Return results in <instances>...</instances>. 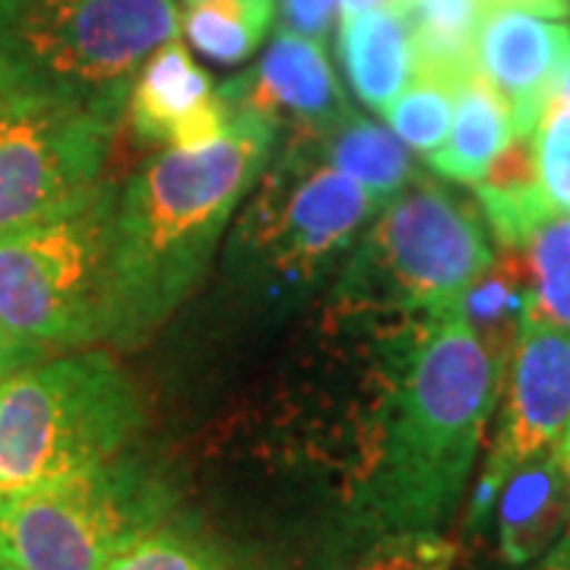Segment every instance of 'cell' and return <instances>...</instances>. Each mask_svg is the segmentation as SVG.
I'll return each mask as SVG.
<instances>
[{
    "instance_id": "1",
    "label": "cell",
    "mask_w": 570,
    "mask_h": 570,
    "mask_svg": "<svg viewBox=\"0 0 570 570\" xmlns=\"http://www.w3.org/2000/svg\"><path fill=\"white\" fill-rule=\"evenodd\" d=\"M381 340L390 390L355 475L352 508L377 535L438 530L466 491L508 362L460 314Z\"/></svg>"
},
{
    "instance_id": "2",
    "label": "cell",
    "mask_w": 570,
    "mask_h": 570,
    "mask_svg": "<svg viewBox=\"0 0 570 570\" xmlns=\"http://www.w3.org/2000/svg\"><path fill=\"white\" fill-rule=\"evenodd\" d=\"M276 146L269 124L232 111L219 137L163 149L121 184L115 346H142L200 285Z\"/></svg>"
},
{
    "instance_id": "3",
    "label": "cell",
    "mask_w": 570,
    "mask_h": 570,
    "mask_svg": "<svg viewBox=\"0 0 570 570\" xmlns=\"http://www.w3.org/2000/svg\"><path fill=\"white\" fill-rule=\"evenodd\" d=\"M494 261L485 219L466 197L419 175L374 213L340 269L333 317L390 336L456 314Z\"/></svg>"
},
{
    "instance_id": "4",
    "label": "cell",
    "mask_w": 570,
    "mask_h": 570,
    "mask_svg": "<svg viewBox=\"0 0 570 570\" xmlns=\"http://www.w3.org/2000/svg\"><path fill=\"white\" fill-rule=\"evenodd\" d=\"M225 245V273L264 307H295L346 264L381 209L365 187L295 140L276 146Z\"/></svg>"
},
{
    "instance_id": "5",
    "label": "cell",
    "mask_w": 570,
    "mask_h": 570,
    "mask_svg": "<svg viewBox=\"0 0 570 570\" xmlns=\"http://www.w3.org/2000/svg\"><path fill=\"white\" fill-rule=\"evenodd\" d=\"M140 422V393L108 352L20 367L0 381V501L118 460Z\"/></svg>"
},
{
    "instance_id": "6",
    "label": "cell",
    "mask_w": 570,
    "mask_h": 570,
    "mask_svg": "<svg viewBox=\"0 0 570 570\" xmlns=\"http://www.w3.org/2000/svg\"><path fill=\"white\" fill-rule=\"evenodd\" d=\"M118 197L99 181L80 204L0 235V321L55 352L115 343Z\"/></svg>"
},
{
    "instance_id": "7",
    "label": "cell",
    "mask_w": 570,
    "mask_h": 570,
    "mask_svg": "<svg viewBox=\"0 0 570 570\" xmlns=\"http://www.w3.org/2000/svg\"><path fill=\"white\" fill-rule=\"evenodd\" d=\"M178 29L175 0H0L10 73L115 121L142 61Z\"/></svg>"
},
{
    "instance_id": "8",
    "label": "cell",
    "mask_w": 570,
    "mask_h": 570,
    "mask_svg": "<svg viewBox=\"0 0 570 570\" xmlns=\"http://www.w3.org/2000/svg\"><path fill=\"white\" fill-rule=\"evenodd\" d=\"M171 494L134 460H111L0 501V564L10 570H102L127 539L165 520Z\"/></svg>"
},
{
    "instance_id": "9",
    "label": "cell",
    "mask_w": 570,
    "mask_h": 570,
    "mask_svg": "<svg viewBox=\"0 0 570 570\" xmlns=\"http://www.w3.org/2000/svg\"><path fill=\"white\" fill-rule=\"evenodd\" d=\"M121 121L0 80V235L58 216L102 181Z\"/></svg>"
},
{
    "instance_id": "10",
    "label": "cell",
    "mask_w": 570,
    "mask_h": 570,
    "mask_svg": "<svg viewBox=\"0 0 570 570\" xmlns=\"http://www.w3.org/2000/svg\"><path fill=\"white\" fill-rule=\"evenodd\" d=\"M570 425V330L523 321L508 358L501 422L469 498L466 527L479 532L498 508L510 475L554 453Z\"/></svg>"
},
{
    "instance_id": "11",
    "label": "cell",
    "mask_w": 570,
    "mask_h": 570,
    "mask_svg": "<svg viewBox=\"0 0 570 570\" xmlns=\"http://www.w3.org/2000/svg\"><path fill=\"white\" fill-rule=\"evenodd\" d=\"M219 96L232 111H245L269 124L279 146L292 140H324L336 124L352 115L324 41L285 29L269 41L261 61L225 82Z\"/></svg>"
},
{
    "instance_id": "12",
    "label": "cell",
    "mask_w": 570,
    "mask_h": 570,
    "mask_svg": "<svg viewBox=\"0 0 570 570\" xmlns=\"http://www.w3.org/2000/svg\"><path fill=\"white\" fill-rule=\"evenodd\" d=\"M475 63L508 99L517 134H535L542 111L570 70V26L513 7H489Z\"/></svg>"
},
{
    "instance_id": "13",
    "label": "cell",
    "mask_w": 570,
    "mask_h": 570,
    "mask_svg": "<svg viewBox=\"0 0 570 570\" xmlns=\"http://www.w3.org/2000/svg\"><path fill=\"white\" fill-rule=\"evenodd\" d=\"M121 121L137 140L171 149L219 137L232 124V108L181 41L171 39L142 61Z\"/></svg>"
},
{
    "instance_id": "14",
    "label": "cell",
    "mask_w": 570,
    "mask_h": 570,
    "mask_svg": "<svg viewBox=\"0 0 570 570\" xmlns=\"http://www.w3.org/2000/svg\"><path fill=\"white\" fill-rule=\"evenodd\" d=\"M498 549L508 564H530L570 532V479L554 453L517 469L498 498Z\"/></svg>"
},
{
    "instance_id": "15",
    "label": "cell",
    "mask_w": 570,
    "mask_h": 570,
    "mask_svg": "<svg viewBox=\"0 0 570 570\" xmlns=\"http://www.w3.org/2000/svg\"><path fill=\"white\" fill-rule=\"evenodd\" d=\"M336 51L358 102L387 115L412 80V32L403 0H390L340 22Z\"/></svg>"
},
{
    "instance_id": "16",
    "label": "cell",
    "mask_w": 570,
    "mask_h": 570,
    "mask_svg": "<svg viewBox=\"0 0 570 570\" xmlns=\"http://www.w3.org/2000/svg\"><path fill=\"white\" fill-rule=\"evenodd\" d=\"M513 137L517 130L508 99L475 63L456 86V108L448 140L434 153H428V165L448 181L475 187Z\"/></svg>"
},
{
    "instance_id": "17",
    "label": "cell",
    "mask_w": 570,
    "mask_h": 570,
    "mask_svg": "<svg viewBox=\"0 0 570 570\" xmlns=\"http://www.w3.org/2000/svg\"><path fill=\"white\" fill-rule=\"evenodd\" d=\"M314 149L381 204H387L396 190H403L415 178V163L406 142L387 127L358 115L343 118L324 140L314 142Z\"/></svg>"
},
{
    "instance_id": "18",
    "label": "cell",
    "mask_w": 570,
    "mask_h": 570,
    "mask_svg": "<svg viewBox=\"0 0 570 570\" xmlns=\"http://www.w3.org/2000/svg\"><path fill=\"white\" fill-rule=\"evenodd\" d=\"M412 32V70L463 80L475 67L485 0H403Z\"/></svg>"
},
{
    "instance_id": "19",
    "label": "cell",
    "mask_w": 570,
    "mask_h": 570,
    "mask_svg": "<svg viewBox=\"0 0 570 570\" xmlns=\"http://www.w3.org/2000/svg\"><path fill=\"white\" fill-rule=\"evenodd\" d=\"M276 0H194L184 3L187 41L213 63H245L264 41Z\"/></svg>"
},
{
    "instance_id": "20",
    "label": "cell",
    "mask_w": 570,
    "mask_h": 570,
    "mask_svg": "<svg viewBox=\"0 0 570 570\" xmlns=\"http://www.w3.org/2000/svg\"><path fill=\"white\" fill-rule=\"evenodd\" d=\"M530 298L523 321L570 330V213L551 209L520 247Z\"/></svg>"
},
{
    "instance_id": "21",
    "label": "cell",
    "mask_w": 570,
    "mask_h": 570,
    "mask_svg": "<svg viewBox=\"0 0 570 570\" xmlns=\"http://www.w3.org/2000/svg\"><path fill=\"white\" fill-rule=\"evenodd\" d=\"M102 570H238V564L204 535L163 520L127 539Z\"/></svg>"
},
{
    "instance_id": "22",
    "label": "cell",
    "mask_w": 570,
    "mask_h": 570,
    "mask_svg": "<svg viewBox=\"0 0 570 570\" xmlns=\"http://www.w3.org/2000/svg\"><path fill=\"white\" fill-rule=\"evenodd\" d=\"M456 86H460V80L412 70L409 86L384 115L390 130L406 142L409 149L434 153L441 142L448 140L453 108H456Z\"/></svg>"
},
{
    "instance_id": "23",
    "label": "cell",
    "mask_w": 570,
    "mask_h": 570,
    "mask_svg": "<svg viewBox=\"0 0 570 570\" xmlns=\"http://www.w3.org/2000/svg\"><path fill=\"white\" fill-rule=\"evenodd\" d=\"M460 546L438 530L384 532L343 570H453Z\"/></svg>"
},
{
    "instance_id": "24",
    "label": "cell",
    "mask_w": 570,
    "mask_h": 570,
    "mask_svg": "<svg viewBox=\"0 0 570 570\" xmlns=\"http://www.w3.org/2000/svg\"><path fill=\"white\" fill-rule=\"evenodd\" d=\"M539 178L558 209L570 213V108L551 99L535 127Z\"/></svg>"
},
{
    "instance_id": "25",
    "label": "cell",
    "mask_w": 570,
    "mask_h": 570,
    "mask_svg": "<svg viewBox=\"0 0 570 570\" xmlns=\"http://www.w3.org/2000/svg\"><path fill=\"white\" fill-rule=\"evenodd\" d=\"M336 3L340 0H279L283 29L285 32H298L305 39L324 41L333 13H336Z\"/></svg>"
},
{
    "instance_id": "26",
    "label": "cell",
    "mask_w": 570,
    "mask_h": 570,
    "mask_svg": "<svg viewBox=\"0 0 570 570\" xmlns=\"http://www.w3.org/2000/svg\"><path fill=\"white\" fill-rule=\"evenodd\" d=\"M48 355H51L48 348L22 340L20 333H13L10 326L0 321V381L10 377V374H17L20 367L36 365V362L48 358Z\"/></svg>"
},
{
    "instance_id": "27",
    "label": "cell",
    "mask_w": 570,
    "mask_h": 570,
    "mask_svg": "<svg viewBox=\"0 0 570 570\" xmlns=\"http://www.w3.org/2000/svg\"><path fill=\"white\" fill-rule=\"evenodd\" d=\"M485 7H513L549 20H564L570 13V0H485Z\"/></svg>"
},
{
    "instance_id": "28",
    "label": "cell",
    "mask_w": 570,
    "mask_h": 570,
    "mask_svg": "<svg viewBox=\"0 0 570 570\" xmlns=\"http://www.w3.org/2000/svg\"><path fill=\"white\" fill-rule=\"evenodd\" d=\"M535 570H570V532L542 554V561H539Z\"/></svg>"
},
{
    "instance_id": "29",
    "label": "cell",
    "mask_w": 570,
    "mask_h": 570,
    "mask_svg": "<svg viewBox=\"0 0 570 570\" xmlns=\"http://www.w3.org/2000/svg\"><path fill=\"white\" fill-rule=\"evenodd\" d=\"M390 0H340V17L348 20V17H358V13H367L374 7H384Z\"/></svg>"
},
{
    "instance_id": "30",
    "label": "cell",
    "mask_w": 570,
    "mask_h": 570,
    "mask_svg": "<svg viewBox=\"0 0 570 570\" xmlns=\"http://www.w3.org/2000/svg\"><path fill=\"white\" fill-rule=\"evenodd\" d=\"M3 73H7V63H3V58H0V80H3Z\"/></svg>"
},
{
    "instance_id": "31",
    "label": "cell",
    "mask_w": 570,
    "mask_h": 570,
    "mask_svg": "<svg viewBox=\"0 0 570 570\" xmlns=\"http://www.w3.org/2000/svg\"><path fill=\"white\" fill-rule=\"evenodd\" d=\"M561 441H570V425H568V431H564V438H561Z\"/></svg>"
},
{
    "instance_id": "32",
    "label": "cell",
    "mask_w": 570,
    "mask_h": 570,
    "mask_svg": "<svg viewBox=\"0 0 570 570\" xmlns=\"http://www.w3.org/2000/svg\"><path fill=\"white\" fill-rule=\"evenodd\" d=\"M181 3H194V0H181Z\"/></svg>"
},
{
    "instance_id": "33",
    "label": "cell",
    "mask_w": 570,
    "mask_h": 570,
    "mask_svg": "<svg viewBox=\"0 0 570 570\" xmlns=\"http://www.w3.org/2000/svg\"><path fill=\"white\" fill-rule=\"evenodd\" d=\"M0 570H10V568H3V564H0Z\"/></svg>"
}]
</instances>
